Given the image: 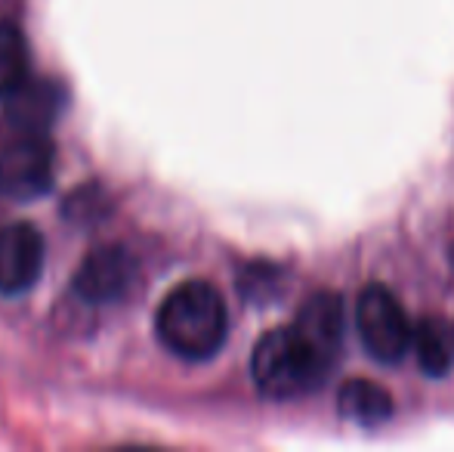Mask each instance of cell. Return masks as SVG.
<instances>
[{"label": "cell", "instance_id": "1", "mask_svg": "<svg viewBox=\"0 0 454 452\" xmlns=\"http://www.w3.org/2000/svg\"><path fill=\"white\" fill-rule=\"evenodd\" d=\"M158 341L189 362L210 360L226 344L229 313L223 295L204 279L176 285L155 313Z\"/></svg>", "mask_w": 454, "mask_h": 452}, {"label": "cell", "instance_id": "2", "mask_svg": "<svg viewBox=\"0 0 454 452\" xmlns=\"http://www.w3.org/2000/svg\"><path fill=\"white\" fill-rule=\"evenodd\" d=\"M331 369L334 366H328L294 326L263 335L251 356L254 385L270 400L306 397L328 378Z\"/></svg>", "mask_w": 454, "mask_h": 452}, {"label": "cell", "instance_id": "3", "mask_svg": "<svg viewBox=\"0 0 454 452\" xmlns=\"http://www.w3.org/2000/svg\"><path fill=\"white\" fill-rule=\"evenodd\" d=\"M56 149L47 127L6 118L0 131V193L6 199L31 202L53 186Z\"/></svg>", "mask_w": 454, "mask_h": 452}, {"label": "cell", "instance_id": "4", "mask_svg": "<svg viewBox=\"0 0 454 452\" xmlns=\"http://www.w3.org/2000/svg\"><path fill=\"white\" fill-rule=\"evenodd\" d=\"M359 338L377 362L405 360L411 347V320L402 310L399 297L383 285H368L356 304Z\"/></svg>", "mask_w": 454, "mask_h": 452}, {"label": "cell", "instance_id": "5", "mask_svg": "<svg viewBox=\"0 0 454 452\" xmlns=\"http://www.w3.org/2000/svg\"><path fill=\"white\" fill-rule=\"evenodd\" d=\"M43 235L31 224L0 226V295H22L37 282L43 270Z\"/></svg>", "mask_w": 454, "mask_h": 452}, {"label": "cell", "instance_id": "6", "mask_svg": "<svg viewBox=\"0 0 454 452\" xmlns=\"http://www.w3.org/2000/svg\"><path fill=\"white\" fill-rule=\"evenodd\" d=\"M137 282V260L127 248L121 245H102L74 273V289L84 301L108 304L118 301L130 291Z\"/></svg>", "mask_w": 454, "mask_h": 452}, {"label": "cell", "instance_id": "7", "mask_svg": "<svg viewBox=\"0 0 454 452\" xmlns=\"http://www.w3.org/2000/svg\"><path fill=\"white\" fill-rule=\"evenodd\" d=\"M309 347L322 356L328 366H334L343 347V301L334 291H318V295L306 297V304L297 310L291 322Z\"/></svg>", "mask_w": 454, "mask_h": 452}, {"label": "cell", "instance_id": "8", "mask_svg": "<svg viewBox=\"0 0 454 452\" xmlns=\"http://www.w3.org/2000/svg\"><path fill=\"white\" fill-rule=\"evenodd\" d=\"M418 366L433 378H442L454 366V332H449L442 320L424 316L411 326V347Z\"/></svg>", "mask_w": 454, "mask_h": 452}, {"label": "cell", "instance_id": "9", "mask_svg": "<svg viewBox=\"0 0 454 452\" xmlns=\"http://www.w3.org/2000/svg\"><path fill=\"white\" fill-rule=\"evenodd\" d=\"M337 409L349 422L362 424V428H374L393 416V397L374 381H347L340 387V397H337Z\"/></svg>", "mask_w": 454, "mask_h": 452}, {"label": "cell", "instance_id": "10", "mask_svg": "<svg viewBox=\"0 0 454 452\" xmlns=\"http://www.w3.org/2000/svg\"><path fill=\"white\" fill-rule=\"evenodd\" d=\"M28 81V44L12 22H0V97H10Z\"/></svg>", "mask_w": 454, "mask_h": 452}, {"label": "cell", "instance_id": "11", "mask_svg": "<svg viewBox=\"0 0 454 452\" xmlns=\"http://www.w3.org/2000/svg\"><path fill=\"white\" fill-rule=\"evenodd\" d=\"M451 270H454V245H451Z\"/></svg>", "mask_w": 454, "mask_h": 452}]
</instances>
